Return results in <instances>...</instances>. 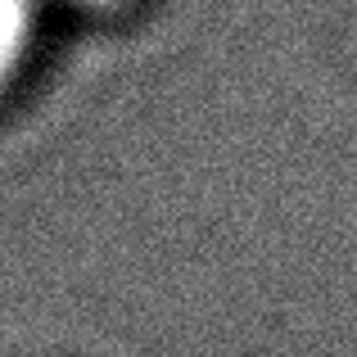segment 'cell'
I'll return each mask as SVG.
<instances>
[{"label":"cell","mask_w":357,"mask_h":357,"mask_svg":"<svg viewBox=\"0 0 357 357\" xmlns=\"http://www.w3.org/2000/svg\"><path fill=\"white\" fill-rule=\"evenodd\" d=\"M50 0H0V91L32 59Z\"/></svg>","instance_id":"cell-1"},{"label":"cell","mask_w":357,"mask_h":357,"mask_svg":"<svg viewBox=\"0 0 357 357\" xmlns=\"http://www.w3.org/2000/svg\"><path fill=\"white\" fill-rule=\"evenodd\" d=\"M63 5H73V9H91V14H105V9L127 5V0H63Z\"/></svg>","instance_id":"cell-2"}]
</instances>
